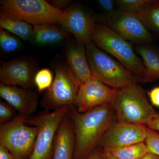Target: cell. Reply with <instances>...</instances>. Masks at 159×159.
Masks as SVG:
<instances>
[{
	"mask_svg": "<svg viewBox=\"0 0 159 159\" xmlns=\"http://www.w3.org/2000/svg\"><path fill=\"white\" fill-rule=\"evenodd\" d=\"M86 159H103L102 147L99 145Z\"/></svg>",
	"mask_w": 159,
	"mask_h": 159,
	"instance_id": "4dcf8cb0",
	"label": "cell"
},
{
	"mask_svg": "<svg viewBox=\"0 0 159 159\" xmlns=\"http://www.w3.org/2000/svg\"><path fill=\"white\" fill-rule=\"evenodd\" d=\"M0 27L25 41L31 39L33 26L25 21L13 16L1 12Z\"/></svg>",
	"mask_w": 159,
	"mask_h": 159,
	"instance_id": "ac0fdd59",
	"label": "cell"
},
{
	"mask_svg": "<svg viewBox=\"0 0 159 159\" xmlns=\"http://www.w3.org/2000/svg\"><path fill=\"white\" fill-rule=\"evenodd\" d=\"M102 155H103V159H120L114 156L108 151L105 150L103 148H102Z\"/></svg>",
	"mask_w": 159,
	"mask_h": 159,
	"instance_id": "d6a6232c",
	"label": "cell"
},
{
	"mask_svg": "<svg viewBox=\"0 0 159 159\" xmlns=\"http://www.w3.org/2000/svg\"><path fill=\"white\" fill-rule=\"evenodd\" d=\"M92 42L99 48L111 54L135 77L138 82H152L150 74L136 54L131 43L105 25L96 24Z\"/></svg>",
	"mask_w": 159,
	"mask_h": 159,
	"instance_id": "7a4b0ae2",
	"label": "cell"
},
{
	"mask_svg": "<svg viewBox=\"0 0 159 159\" xmlns=\"http://www.w3.org/2000/svg\"><path fill=\"white\" fill-rule=\"evenodd\" d=\"M115 2L112 0H98L97 3L101 9L106 13V14H111L115 12L114 3Z\"/></svg>",
	"mask_w": 159,
	"mask_h": 159,
	"instance_id": "4316f807",
	"label": "cell"
},
{
	"mask_svg": "<svg viewBox=\"0 0 159 159\" xmlns=\"http://www.w3.org/2000/svg\"><path fill=\"white\" fill-rule=\"evenodd\" d=\"M68 112L61 122L56 132L54 139L52 159H73L75 149V136Z\"/></svg>",
	"mask_w": 159,
	"mask_h": 159,
	"instance_id": "9a60e30c",
	"label": "cell"
},
{
	"mask_svg": "<svg viewBox=\"0 0 159 159\" xmlns=\"http://www.w3.org/2000/svg\"><path fill=\"white\" fill-rule=\"evenodd\" d=\"M135 50L141 56L152 81L159 79V50L147 44H141L137 46Z\"/></svg>",
	"mask_w": 159,
	"mask_h": 159,
	"instance_id": "d6986e66",
	"label": "cell"
},
{
	"mask_svg": "<svg viewBox=\"0 0 159 159\" xmlns=\"http://www.w3.org/2000/svg\"><path fill=\"white\" fill-rule=\"evenodd\" d=\"M105 25L130 43L147 44L153 36L139 16L134 13L116 11L106 14Z\"/></svg>",
	"mask_w": 159,
	"mask_h": 159,
	"instance_id": "9c48e42d",
	"label": "cell"
},
{
	"mask_svg": "<svg viewBox=\"0 0 159 159\" xmlns=\"http://www.w3.org/2000/svg\"><path fill=\"white\" fill-rule=\"evenodd\" d=\"M86 50L92 75L102 83L118 90L138 82L124 66L101 51L93 42L86 46Z\"/></svg>",
	"mask_w": 159,
	"mask_h": 159,
	"instance_id": "277c9868",
	"label": "cell"
},
{
	"mask_svg": "<svg viewBox=\"0 0 159 159\" xmlns=\"http://www.w3.org/2000/svg\"><path fill=\"white\" fill-rule=\"evenodd\" d=\"M140 159H159V157L154 154L148 152Z\"/></svg>",
	"mask_w": 159,
	"mask_h": 159,
	"instance_id": "836d02e7",
	"label": "cell"
},
{
	"mask_svg": "<svg viewBox=\"0 0 159 159\" xmlns=\"http://www.w3.org/2000/svg\"><path fill=\"white\" fill-rule=\"evenodd\" d=\"M55 73L53 83L43 99V105L54 110L63 107L75 105L81 83L67 63L58 64Z\"/></svg>",
	"mask_w": 159,
	"mask_h": 159,
	"instance_id": "52a82bcc",
	"label": "cell"
},
{
	"mask_svg": "<svg viewBox=\"0 0 159 159\" xmlns=\"http://www.w3.org/2000/svg\"><path fill=\"white\" fill-rule=\"evenodd\" d=\"M65 11L64 19L61 26L73 34L77 42L86 46L92 42L94 19L79 6H73Z\"/></svg>",
	"mask_w": 159,
	"mask_h": 159,
	"instance_id": "4fadbf2b",
	"label": "cell"
},
{
	"mask_svg": "<svg viewBox=\"0 0 159 159\" xmlns=\"http://www.w3.org/2000/svg\"><path fill=\"white\" fill-rule=\"evenodd\" d=\"M146 127L159 133V112H157L156 116L148 123Z\"/></svg>",
	"mask_w": 159,
	"mask_h": 159,
	"instance_id": "f546056e",
	"label": "cell"
},
{
	"mask_svg": "<svg viewBox=\"0 0 159 159\" xmlns=\"http://www.w3.org/2000/svg\"><path fill=\"white\" fill-rule=\"evenodd\" d=\"M146 27L159 32V1H151L136 14Z\"/></svg>",
	"mask_w": 159,
	"mask_h": 159,
	"instance_id": "44dd1931",
	"label": "cell"
},
{
	"mask_svg": "<svg viewBox=\"0 0 159 159\" xmlns=\"http://www.w3.org/2000/svg\"><path fill=\"white\" fill-rule=\"evenodd\" d=\"M72 2L70 0H53L49 3L55 8L63 11L62 9L67 8Z\"/></svg>",
	"mask_w": 159,
	"mask_h": 159,
	"instance_id": "f1b7e54d",
	"label": "cell"
},
{
	"mask_svg": "<svg viewBox=\"0 0 159 159\" xmlns=\"http://www.w3.org/2000/svg\"><path fill=\"white\" fill-rule=\"evenodd\" d=\"M70 107H63L51 112L28 119L26 121L28 125L37 126L39 129L34 148L29 159H52L56 132Z\"/></svg>",
	"mask_w": 159,
	"mask_h": 159,
	"instance_id": "ba28073f",
	"label": "cell"
},
{
	"mask_svg": "<svg viewBox=\"0 0 159 159\" xmlns=\"http://www.w3.org/2000/svg\"><path fill=\"white\" fill-rule=\"evenodd\" d=\"M67 64L81 84L93 77L89 65L86 46L76 42L66 50Z\"/></svg>",
	"mask_w": 159,
	"mask_h": 159,
	"instance_id": "2e32d148",
	"label": "cell"
},
{
	"mask_svg": "<svg viewBox=\"0 0 159 159\" xmlns=\"http://www.w3.org/2000/svg\"><path fill=\"white\" fill-rule=\"evenodd\" d=\"M28 119L19 114L0 125V145L7 148L14 159H29L34 148L39 129L27 124Z\"/></svg>",
	"mask_w": 159,
	"mask_h": 159,
	"instance_id": "8992f818",
	"label": "cell"
},
{
	"mask_svg": "<svg viewBox=\"0 0 159 159\" xmlns=\"http://www.w3.org/2000/svg\"><path fill=\"white\" fill-rule=\"evenodd\" d=\"M0 46L3 51L14 52L20 48L21 43L18 38L4 29H0Z\"/></svg>",
	"mask_w": 159,
	"mask_h": 159,
	"instance_id": "7402d4cb",
	"label": "cell"
},
{
	"mask_svg": "<svg viewBox=\"0 0 159 159\" xmlns=\"http://www.w3.org/2000/svg\"><path fill=\"white\" fill-rule=\"evenodd\" d=\"M145 125L117 122L104 134L99 143L103 149H108L145 142Z\"/></svg>",
	"mask_w": 159,
	"mask_h": 159,
	"instance_id": "30bf717a",
	"label": "cell"
},
{
	"mask_svg": "<svg viewBox=\"0 0 159 159\" xmlns=\"http://www.w3.org/2000/svg\"><path fill=\"white\" fill-rule=\"evenodd\" d=\"M53 81V75L51 70L48 69L40 70L34 76V84L39 93L50 88Z\"/></svg>",
	"mask_w": 159,
	"mask_h": 159,
	"instance_id": "603a6c76",
	"label": "cell"
},
{
	"mask_svg": "<svg viewBox=\"0 0 159 159\" xmlns=\"http://www.w3.org/2000/svg\"><path fill=\"white\" fill-rule=\"evenodd\" d=\"M107 150L120 159H140L148 153L145 142Z\"/></svg>",
	"mask_w": 159,
	"mask_h": 159,
	"instance_id": "ffe728a7",
	"label": "cell"
},
{
	"mask_svg": "<svg viewBox=\"0 0 159 159\" xmlns=\"http://www.w3.org/2000/svg\"><path fill=\"white\" fill-rule=\"evenodd\" d=\"M146 133L145 142L148 152L159 157V133L146 127Z\"/></svg>",
	"mask_w": 159,
	"mask_h": 159,
	"instance_id": "d4e9b609",
	"label": "cell"
},
{
	"mask_svg": "<svg viewBox=\"0 0 159 159\" xmlns=\"http://www.w3.org/2000/svg\"><path fill=\"white\" fill-rule=\"evenodd\" d=\"M110 103L116 111L118 122H120L146 126L157 112L138 82L116 90Z\"/></svg>",
	"mask_w": 159,
	"mask_h": 159,
	"instance_id": "3957f363",
	"label": "cell"
},
{
	"mask_svg": "<svg viewBox=\"0 0 159 159\" xmlns=\"http://www.w3.org/2000/svg\"><path fill=\"white\" fill-rule=\"evenodd\" d=\"M15 115L13 107L8 102L0 101V123L5 124L14 119Z\"/></svg>",
	"mask_w": 159,
	"mask_h": 159,
	"instance_id": "484cf974",
	"label": "cell"
},
{
	"mask_svg": "<svg viewBox=\"0 0 159 159\" xmlns=\"http://www.w3.org/2000/svg\"><path fill=\"white\" fill-rule=\"evenodd\" d=\"M116 92L93 76L81 84L75 106L80 112L87 111L94 107L110 102Z\"/></svg>",
	"mask_w": 159,
	"mask_h": 159,
	"instance_id": "7c38bea8",
	"label": "cell"
},
{
	"mask_svg": "<svg viewBox=\"0 0 159 159\" xmlns=\"http://www.w3.org/2000/svg\"><path fill=\"white\" fill-rule=\"evenodd\" d=\"M0 159H14L9 151L1 145H0Z\"/></svg>",
	"mask_w": 159,
	"mask_h": 159,
	"instance_id": "1f68e13d",
	"label": "cell"
},
{
	"mask_svg": "<svg viewBox=\"0 0 159 159\" xmlns=\"http://www.w3.org/2000/svg\"><path fill=\"white\" fill-rule=\"evenodd\" d=\"M35 68L34 63L27 58H18L2 63L0 80L3 84L11 86H19L29 89L34 84Z\"/></svg>",
	"mask_w": 159,
	"mask_h": 159,
	"instance_id": "8fae6325",
	"label": "cell"
},
{
	"mask_svg": "<svg viewBox=\"0 0 159 159\" xmlns=\"http://www.w3.org/2000/svg\"><path fill=\"white\" fill-rule=\"evenodd\" d=\"M148 94L152 103L159 107V87L154 88L148 92Z\"/></svg>",
	"mask_w": 159,
	"mask_h": 159,
	"instance_id": "83f0119b",
	"label": "cell"
},
{
	"mask_svg": "<svg viewBox=\"0 0 159 159\" xmlns=\"http://www.w3.org/2000/svg\"><path fill=\"white\" fill-rule=\"evenodd\" d=\"M0 96L20 115L28 117L37 109V95L28 89L1 83Z\"/></svg>",
	"mask_w": 159,
	"mask_h": 159,
	"instance_id": "5bb4252c",
	"label": "cell"
},
{
	"mask_svg": "<svg viewBox=\"0 0 159 159\" xmlns=\"http://www.w3.org/2000/svg\"><path fill=\"white\" fill-rule=\"evenodd\" d=\"M74 129L75 149L73 159H86L99 146L109 129L118 122L116 113L110 102L80 112L74 105L68 112Z\"/></svg>",
	"mask_w": 159,
	"mask_h": 159,
	"instance_id": "6da1fadb",
	"label": "cell"
},
{
	"mask_svg": "<svg viewBox=\"0 0 159 159\" xmlns=\"http://www.w3.org/2000/svg\"><path fill=\"white\" fill-rule=\"evenodd\" d=\"M1 12L19 18L33 25H61L65 11L44 0H3Z\"/></svg>",
	"mask_w": 159,
	"mask_h": 159,
	"instance_id": "5b68a950",
	"label": "cell"
},
{
	"mask_svg": "<svg viewBox=\"0 0 159 159\" xmlns=\"http://www.w3.org/2000/svg\"><path fill=\"white\" fill-rule=\"evenodd\" d=\"M70 35L54 25H40L33 26L31 39L37 44H55L67 39Z\"/></svg>",
	"mask_w": 159,
	"mask_h": 159,
	"instance_id": "e0dca14e",
	"label": "cell"
},
{
	"mask_svg": "<svg viewBox=\"0 0 159 159\" xmlns=\"http://www.w3.org/2000/svg\"><path fill=\"white\" fill-rule=\"evenodd\" d=\"M150 0H117L115 3L122 11L136 14L141 11Z\"/></svg>",
	"mask_w": 159,
	"mask_h": 159,
	"instance_id": "cb8c5ba5",
	"label": "cell"
}]
</instances>
